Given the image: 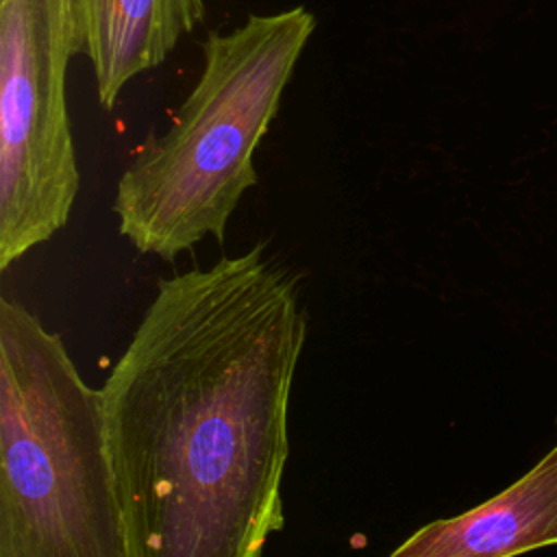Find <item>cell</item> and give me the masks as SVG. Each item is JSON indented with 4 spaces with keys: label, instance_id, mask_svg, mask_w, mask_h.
<instances>
[{
    "label": "cell",
    "instance_id": "obj_1",
    "mask_svg": "<svg viewBox=\"0 0 557 557\" xmlns=\"http://www.w3.org/2000/svg\"><path fill=\"white\" fill-rule=\"evenodd\" d=\"M305 337L298 281L261 244L159 281L100 387L128 557H263Z\"/></svg>",
    "mask_w": 557,
    "mask_h": 557
},
{
    "label": "cell",
    "instance_id": "obj_2",
    "mask_svg": "<svg viewBox=\"0 0 557 557\" xmlns=\"http://www.w3.org/2000/svg\"><path fill=\"white\" fill-rule=\"evenodd\" d=\"M313 30L315 15L292 7L209 33L200 76L170 128L141 148L115 187L120 233L139 252L174 261L207 235L224 239L257 185L255 150Z\"/></svg>",
    "mask_w": 557,
    "mask_h": 557
},
{
    "label": "cell",
    "instance_id": "obj_3",
    "mask_svg": "<svg viewBox=\"0 0 557 557\" xmlns=\"http://www.w3.org/2000/svg\"><path fill=\"white\" fill-rule=\"evenodd\" d=\"M0 557H128L100 389L0 298Z\"/></svg>",
    "mask_w": 557,
    "mask_h": 557
},
{
    "label": "cell",
    "instance_id": "obj_4",
    "mask_svg": "<svg viewBox=\"0 0 557 557\" xmlns=\"http://www.w3.org/2000/svg\"><path fill=\"white\" fill-rule=\"evenodd\" d=\"M74 0H0V270L70 220L81 176L65 76Z\"/></svg>",
    "mask_w": 557,
    "mask_h": 557
},
{
    "label": "cell",
    "instance_id": "obj_5",
    "mask_svg": "<svg viewBox=\"0 0 557 557\" xmlns=\"http://www.w3.org/2000/svg\"><path fill=\"white\" fill-rule=\"evenodd\" d=\"M557 544V444L485 503L413 531L387 557H516Z\"/></svg>",
    "mask_w": 557,
    "mask_h": 557
},
{
    "label": "cell",
    "instance_id": "obj_6",
    "mask_svg": "<svg viewBox=\"0 0 557 557\" xmlns=\"http://www.w3.org/2000/svg\"><path fill=\"white\" fill-rule=\"evenodd\" d=\"M74 11L81 52L107 111L135 76L159 67L205 20L202 0H74Z\"/></svg>",
    "mask_w": 557,
    "mask_h": 557
}]
</instances>
